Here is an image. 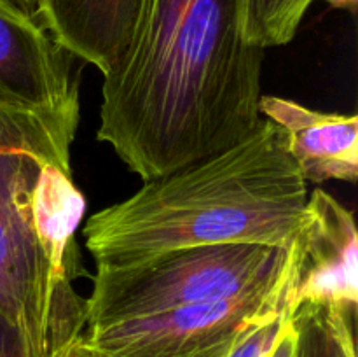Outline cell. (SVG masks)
<instances>
[{
    "instance_id": "6da1fadb",
    "label": "cell",
    "mask_w": 358,
    "mask_h": 357,
    "mask_svg": "<svg viewBox=\"0 0 358 357\" xmlns=\"http://www.w3.org/2000/svg\"><path fill=\"white\" fill-rule=\"evenodd\" d=\"M262 58L240 0H142L131 44L103 77L98 140L142 181L222 153L262 121Z\"/></svg>"
},
{
    "instance_id": "7a4b0ae2",
    "label": "cell",
    "mask_w": 358,
    "mask_h": 357,
    "mask_svg": "<svg viewBox=\"0 0 358 357\" xmlns=\"http://www.w3.org/2000/svg\"><path fill=\"white\" fill-rule=\"evenodd\" d=\"M308 202V182L275 122L222 153L143 181L83 227L96 266H129L164 252L220 244L287 248Z\"/></svg>"
},
{
    "instance_id": "3957f363",
    "label": "cell",
    "mask_w": 358,
    "mask_h": 357,
    "mask_svg": "<svg viewBox=\"0 0 358 357\" xmlns=\"http://www.w3.org/2000/svg\"><path fill=\"white\" fill-rule=\"evenodd\" d=\"M79 114L0 112V312L31 357H55L86 328V298L52 272L31 214V184L51 158L70 160Z\"/></svg>"
},
{
    "instance_id": "277c9868",
    "label": "cell",
    "mask_w": 358,
    "mask_h": 357,
    "mask_svg": "<svg viewBox=\"0 0 358 357\" xmlns=\"http://www.w3.org/2000/svg\"><path fill=\"white\" fill-rule=\"evenodd\" d=\"M285 261L283 247L220 244L178 248L129 266H96L86 328L227 300L271 276Z\"/></svg>"
},
{
    "instance_id": "5b68a950",
    "label": "cell",
    "mask_w": 358,
    "mask_h": 357,
    "mask_svg": "<svg viewBox=\"0 0 358 357\" xmlns=\"http://www.w3.org/2000/svg\"><path fill=\"white\" fill-rule=\"evenodd\" d=\"M287 261L257 286L227 300L150 317L91 326L83 345L91 357H229L252 328L289 308Z\"/></svg>"
},
{
    "instance_id": "8992f818",
    "label": "cell",
    "mask_w": 358,
    "mask_h": 357,
    "mask_svg": "<svg viewBox=\"0 0 358 357\" xmlns=\"http://www.w3.org/2000/svg\"><path fill=\"white\" fill-rule=\"evenodd\" d=\"M72 59L35 14L0 0V112L79 114Z\"/></svg>"
},
{
    "instance_id": "52a82bcc",
    "label": "cell",
    "mask_w": 358,
    "mask_h": 357,
    "mask_svg": "<svg viewBox=\"0 0 358 357\" xmlns=\"http://www.w3.org/2000/svg\"><path fill=\"white\" fill-rule=\"evenodd\" d=\"M289 314L301 304L358 308L355 214L324 189L308 195L303 223L289 245Z\"/></svg>"
},
{
    "instance_id": "ba28073f",
    "label": "cell",
    "mask_w": 358,
    "mask_h": 357,
    "mask_svg": "<svg viewBox=\"0 0 358 357\" xmlns=\"http://www.w3.org/2000/svg\"><path fill=\"white\" fill-rule=\"evenodd\" d=\"M261 114L285 136L287 150L306 182H355L358 175V118L332 114L294 100L262 94Z\"/></svg>"
},
{
    "instance_id": "9c48e42d",
    "label": "cell",
    "mask_w": 358,
    "mask_h": 357,
    "mask_svg": "<svg viewBox=\"0 0 358 357\" xmlns=\"http://www.w3.org/2000/svg\"><path fill=\"white\" fill-rule=\"evenodd\" d=\"M142 0H38L35 16L73 58L108 76L128 51Z\"/></svg>"
},
{
    "instance_id": "30bf717a",
    "label": "cell",
    "mask_w": 358,
    "mask_h": 357,
    "mask_svg": "<svg viewBox=\"0 0 358 357\" xmlns=\"http://www.w3.org/2000/svg\"><path fill=\"white\" fill-rule=\"evenodd\" d=\"M357 310L308 303L290 312L292 357H357Z\"/></svg>"
},
{
    "instance_id": "8fae6325",
    "label": "cell",
    "mask_w": 358,
    "mask_h": 357,
    "mask_svg": "<svg viewBox=\"0 0 358 357\" xmlns=\"http://www.w3.org/2000/svg\"><path fill=\"white\" fill-rule=\"evenodd\" d=\"M315 0H240L243 35L257 48L289 44Z\"/></svg>"
},
{
    "instance_id": "7c38bea8",
    "label": "cell",
    "mask_w": 358,
    "mask_h": 357,
    "mask_svg": "<svg viewBox=\"0 0 358 357\" xmlns=\"http://www.w3.org/2000/svg\"><path fill=\"white\" fill-rule=\"evenodd\" d=\"M0 357H31L21 331L2 312H0Z\"/></svg>"
},
{
    "instance_id": "4fadbf2b",
    "label": "cell",
    "mask_w": 358,
    "mask_h": 357,
    "mask_svg": "<svg viewBox=\"0 0 358 357\" xmlns=\"http://www.w3.org/2000/svg\"><path fill=\"white\" fill-rule=\"evenodd\" d=\"M55 357H91V356L87 354V350L84 349L83 340L79 338L76 343H72V345L66 346L65 350H62L59 354H56Z\"/></svg>"
},
{
    "instance_id": "5bb4252c",
    "label": "cell",
    "mask_w": 358,
    "mask_h": 357,
    "mask_svg": "<svg viewBox=\"0 0 358 357\" xmlns=\"http://www.w3.org/2000/svg\"><path fill=\"white\" fill-rule=\"evenodd\" d=\"M329 6L336 7V9H346V10H355L358 0H325Z\"/></svg>"
},
{
    "instance_id": "9a60e30c",
    "label": "cell",
    "mask_w": 358,
    "mask_h": 357,
    "mask_svg": "<svg viewBox=\"0 0 358 357\" xmlns=\"http://www.w3.org/2000/svg\"><path fill=\"white\" fill-rule=\"evenodd\" d=\"M10 2H14L16 6H20V7H23V9L28 10V13L35 14V10H37L38 0H10Z\"/></svg>"
}]
</instances>
